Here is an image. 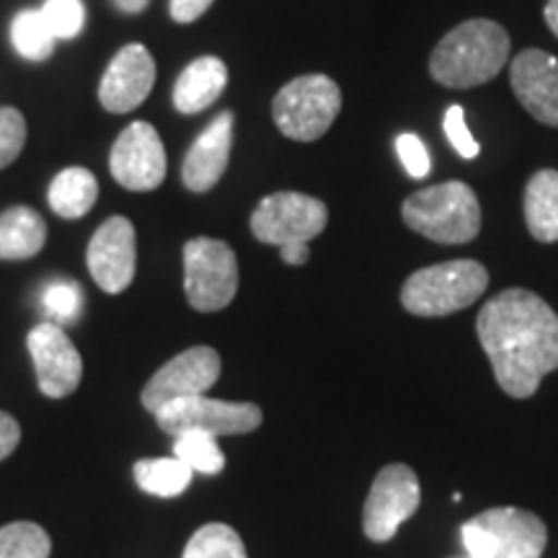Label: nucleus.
<instances>
[{
    "instance_id": "dca6fc26",
    "label": "nucleus",
    "mask_w": 558,
    "mask_h": 558,
    "mask_svg": "<svg viewBox=\"0 0 558 558\" xmlns=\"http://www.w3.org/2000/svg\"><path fill=\"white\" fill-rule=\"evenodd\" d=\"M509 83L530 117L558 128V60L546 50H522L509 65Z\"/></svg>"
},
{
    "instance_id": "7c9ffc66",
    "label": "nucleus",
    "mask_w": 558,
    "mask_h": 558,
    "mask_svg": "<svg viewBox=\"0 0 558 558\" xmlns=\"http://www.w3.org/2000/svg\"><path fill=\"white\" fill-rule=\"evenodd\" d=\"M396 153H399L403 169H407L409 177L424 179L432 169V160L427 153V145L422 143V137H416L414 132H403V135L396 137Z\"/></svg>"
},
{
    "instance_id": "7ed1b4c3",
    "label": "nucleus",
    "mask_w": 558,
    "mask_h": 558,
    "mask_svg": "<svg viewBox=\"0 0 558 558\" xmlns=\"http://www.w3.org/2000/svg\"><path fill=\"white\" fill-rule=\"evenodd\" d=\"M403 222L424 239L460 246L481 233V205L465 181H445L407 197L401 207Z\"/></svg>"
},
{
    "instance_id": "473e14b6",
    "label": "nucleus",
    "mask_w": 558,
    "mask_h": 558,
    "mask_svg": "<svg viewBox=\"0 0 558 558\" xmlns=\"http://www.w3.org/2000/svg\"><path fill=\"white\" fill-rule=\"evenodd\" d=\"M21 442V427L19 422L5 411H0V463L19 448Z\"/></svg>"
},
{
    "instance_id": "72a5a7b5",
    "label": "nucleus",
    "mask_w": 558,
    "mask_h": 558,
    "mask_svg": "<svg viewBox=\"0 0 558 558\" xmlns=\"http://www.w3.org/2000/svg\"><path fill=\"white\" fill-rule=\"evenodd\" d=\"M279 256L290 267H303L311 259V248L308 243H288V246H279Z\"/></svg>"
},
{
    "instance_id": "6ab92c4d",
    "label": "nucleus",
    "mask_w": 558,
    "mask_h": 558,
    "mask_svg": "<svg viewBox=\"0 0 558 558\" xmlns=\"http://www.w3.org/2000/svg\"><path fill=\"white\" fill-rule=\"evenodd\" d=\"M47 243V222L37 209L16 205L0 215V259L24 262L37 256Z\"/></svg>"
},
{
    "instance_id": "1a4fd4ad",
    "label": "nucleus",
    "mask_w": 558,
    "mask_h": 558,
    "mask_svg": "<svg viewBox=\"0 0 558 558\" xmlns=\"http://www.w3.org/2000/svg\"><path fill=\"white\" fill-rule=\"evenodd\" d=\"M262 409L256 403H233L207 399V396H192L166 403L156 411L158 427L166 435H184V432H205L213 437L246 435L262 424Z\"/></svg>"
},
{
    "instance_id": "412c9836",
    "label": "nucleus",
    "mask_w": 558,
    "mask_h": 558,
    "mask_svg": "<svg viewBox=\"0 0 558 558\" xmlns=\"http://www.w3.org/2000/svg\"><path fill=\"white\" fill-rule=\"evenodd\" d=\"M54 215L65 220H78L90 213V207L99 199V181L88 169L70 166L52 179L50 192H47Z\"/></svg>"
},
{
    "instance_id": "0eeeda50",
    "label": "nucleus",
    "mask_w": 558,
    "mask_h": 558,
    "mask_svg": "<svg viewBox=\"0 0 558 558\" xmlns=\"http://www.w3.org/2000/svg\"><path fill=\"white\" fill-rule=\"evenodd\" d=\"M184 290L194 311L215 313L228 308L239 292V259L226 241L199 239L184 246Z\"/></svg>"
},
{
    "instance_id": "ddd939ff",
    "label": "nucleus",
    "mask_w": 558,
    "mask_h": 558,
    "mask_svg": "<svg viewBox=\"0 0 558 558\" xmlns=\"http://www.w3.org/2000/svg\"><path fill=\"white\" fill-rule=\"evenodd\" d=\"M86 264L94 282L109 295H120L132 284L137 267L135 226L122 215L104 220L90 235Z\"/></svg>"
},
{
    "instance_id": "c85d7f7f",
    "label": "nucleus",
    "mask_w": 558,
    "mask_h": 558,
    "mask_svg": "<svg viewBox=\"0 0 558 558\" xmlns=\"http://www.w3.org/2000/svg\"><path fill=\"white\" fill-rule=\"evenodd\" d=\"M26 143V120L19 109L0 107V169H9Z\"/></svg>"
},
{
    "instance_id": "393cba45",
    "label": "nucleus",
    "mask_w": 558,
    "mask_h": 558,
    "mask_svg": "<svg viewBox=\"0 0 558 558\" xmlns=\"http://www.w3.org/2000/svg\"><path fill=\"white\" fill-rule=\"evenodd\" d=\"M181 558H248L241 535L226 522H209L186 543Z\"/></svg>"
},
{
    "instance_id": "4468645a",
    "label": "nucleus",
    "mask_w": 558,
    "mask_h": 558,
    "mask_svg": "<svg viewBox=\"0 0 558 558\" xmlns=\"http://www.w3.org/2000/svg\"><path fill=\"white\" fill-rule=\"evenodd\" d=\"M34 369H37L39 390L47 399H68L83 380V357L65 329L58 324L34 326L26 337Z\"/></svg>"
},
{
    "instance_id": "b1692460",
    "label": "nucleus",
    "mask_w": 558,
    "mask_h": 558,
    "mask_svg": "<svg viewBox=\"0 0 558 558\" xmlns=\"http://www.w3.org/2000/svg\"><path fill=\"white\" fill-rule=\"evenodd\" d=\"M173 458L205 476H218L226 469V456H222L218 437L205 435V432H184L173 439Z\"/></svg>"
},
{
    "instance_id": "e433bc0d",
    "label": "nucleus",
    "mask_w": 558,
    "mask_h": 558,
    "mask_svg": "<svg viewBox=\"0 0 558 558\" xmlns=\"http://www.w3.org/2000/svg\"><path fill=\"white\" fill-rule=\"evenodd\" d=\"M469 558H471V556H469Z\"/></svg>"
},
{
    "instance_id": "9b49d317",
    "label": "nucleus",
    "mask_w": 558,
    "mask_h": 558,
    "mask_svg": "<svg viewBox=\"0 0 558 558\" xmlns=\"http://www.w3.org/2000/svg\"><path fill=\"white\" fill-rule=\"evenodd\" d=\"M220 354L213 347H192L186 352L166 362L156 375L148 380V386L140 393L143 407L156 414L166 403L179 399H192V396H205L220 378Z\"/></svg>"
},
{
    "instance_id": "f3484780",
    "label": "nucleus",
    "mask_w": 558,
    "mask_h": 558,
    "mask_svg": "<svg viewBox=\"0 0 558 558\" xmlns=\"http://www.w3.org/2000/svg\"><path fill=\"white\" fill-rule=\"evenodd\" d=\"M230 148H233V114L222 111L207 124V130L194 140L181 166V181L190 192L205 194L215 190L228 169Z\"/></svg>"
},
{
    "instance_id": "cd10ccee",
    "label": "nucleus",
    "mask_w": 558,
    "mask_h": 558,
    "mask_svg": "<svg viewBox=\"0 0 558 558\" xmlns=\"http://www.w3.org/2000/svg\"><path fill=\"white\" fill-rule=\"evenodd\" d=\"M41 16H45L54 39H73L86 26V5H83V0H47L41 5Z\"/></svg>"
},
{
    "instance_id": "f8f14e48",
    "label": "nucleus",
    "mask_w": 558,
    "mask_h": 558,
    "mask_svg": "<svg viewBox=\"0 0 558 558\" xmlns=\"http://www.w3.org/2000/svg\"><path fill=\"white\" fill-rule=\"evenodd\" d=\"M109 171L130 192H153L166 179V148L150 122H132L109 153Z\"/></svg>"
},
{
    "instance_id": "c756f323",
    "label": "nucleus",
    "mask_w": 558,
    "mask_h": 558,
    "mask_svg": "<svg viewBox=\"0 0 558 558\" xmlns=\"http://www.w3.org/2000/svg\"><path fill=\"white\" fill-rule=\"evenodd\" d=\"M445 135H448L450 145L456 148V153L460 158L465 160H473L481 153V145L476 143V137L471 135L469 124H465V111L463 107H458V104H452V107L445 111Z\"/></svg>"
},
{
    "instance_id": "bb28decb",
    "label": "nucleus",
    "mask_w": 558,
    "mask_h": 558,
    "mask_svg": "<svg viewBox=\"0 0 558 558\" xmlns=\"http://www.w3.org/2000/svg\"><path fill=\"white\" fill-rule=\"evenodd\" d=\"M41 308L50 324L65 326L75 324L83 311V290L73 279H52L41 292Z\"/></svg>"
},
{
    "instance_id": "f257e3e1",
    "label": "nucleus",
    "mask_w": 558,
    "mask_h": 558,
    "mask_svg": "<svg viewBox=\"0 0 558 558\" xmlns=\"http://www.w3.org/2000/svg\"><path fill=\"white\" fill-rule=\"evenodd\" d=\"M476 333L494 378L512 399H530L558 369V316L535 292L509 288L481 308Z\"/></svg>"
},
{
    "instance_id": "39448f33",
    "label": "nucleus",
    "mask_w": 558,
    "mask_h": 558,
    "mask_svg": "<svg viewBox=\"0 0 558 558\" xmlns=\"http://www.w3.org/2000/svg\"><path fill=\"white\" fill-rule=\"evenodd\" d=\"M471 558H541L548 530L538 514L518 507H494L460 527Z\"/></svg>"
},
{
    "instance_id": "2f4dec72",
    "label": "nucleus",
    "mask_w": 558,
    "mask_h": 558,
    "mask_svg": "<svg viewBox=\"0 0 558 558\" xmlns=\"http://www.w3.org/2000/svg\"><path fill=\"white\" fill-rule=\"evenodd\" d=\"M213 3L215 0H171L169 11L171 19L179 21V24H192V21H197L202 13H207Z\"/></svg>"
},
{
    "instance_id": "20e7f679",
    "label": "nucleus",
    "mask_w": 558,
    "mask_h": 558,
    "mask_svg": "<svg viewBox=\"0 0 558 558\" xmlns=\"http://www.w3.org/2000/svg\"><path fill=\"white\" fill-rule=\"evenodd\" d=\"M486 288L488 271L481 262H442L414 271L403 282L401 305L411 316L442 318L469 308L484 295Z\"/></svg>"
},
{
    "instance_id": "9d476101",
    "label": "nucleus",
    "mask_w": 558,
    "mask_h": 558,
    "mask_svg": "<svg viewBox=\"0 0 558 558\" xmlns=\"http://www.w3.org/2000/svg\"><path fill=\"white\" fill-rule=\"evenodd\" d=\"M418 501H422V488H418L416 473L403 463L386 465L375 476L365 501L362 527L367 538L375 543L396 538L403 522L414 518Z\"/></svg>"
},
{
    "instance_id": "423d86ee",
    "label": "nucleus",
    "mask_w": 558,
    "mask_h": 558,
    "mask_svg": "<svg viewBox=\"0 0 558 558\" xmlns=\"http://www.w3.org/2000/svg\"><path fill=\"white\" fill-rule=\"evenodd\" d=\"M341 111V88L329 75L311 73L279 88L271 101V117L284 137L313 143L324 137Z\"/></svg>"
},
{
    "instance_id": "aec40b11",
    "label": "nucleus",
    "mask_w": 558,
    "mask_h": 558,
    "mask_svg": "<svg viewBox=\"0 0 558 558\" xmlns=\"http://www.w3.org/2000/svg\"><path fill=\"white\" fill-rule=\"evenodd\" d=\"M525 222L530 235L541 243L558 241V171L533 173L525 186Z\"/></svg>"
},
{
    "instance_id": "c9c22d12",
    "label": "nucleus",
    "mask_w": 558,
    "mask_h": 558,
    "mask_svg": "<svg viewBox=\"0 0 558 558\" xmlns=\"http://www.w3.org/2000/svg\"><path fill=\"white\" fill-rule=\"evenodd\" d=\"M111 3H114L122 13H130L132 16V13H140V11L148 9L150 0H111Z\"/></svg>"
},
{
    "instance_id": "2eb2a0df",
    "label": "nucleus",
    "mask_w": 558,
    "mask_h": 558,
    "mask_svg": "<svg viewBox=\"0 0 558 558\" xmlns=\"http://www.w3.org/2000/svg\"><path fill=\"white\" fill-rule=\"evenodd\" d=\"M156 60L148 47L128 45L114 54L99 83V101L111 114H128L150 96Z\"/></svg>"
},
{
    "instance_id": "a211bd4d",
    "label": "nucleus",
    "mask_w": 558,
    "mask_h": 558,
    "mask_svg": "<svg viewBox=\"0 0 558 558\" xmlns=\"http://www.w3.org/2000/svg\"><path fill=\"white\" fill-rule=\"evenodd\" d=\"M228 86V68L220 58H197L184 68L173 86V107L181 114H199L220 99Z\"/></svg>"
},
{
    "instance_id": "5701e85b",
    "label": "nucleus",
    "mask_w": 558,
    "mask_h": 558,
    "mask_svg": "<svg viewBox=\"0 0 558 558\" xmlns=\"http://www.w3.org/2000/svg\"><path fill=\"white\" fill-rule=\"evenodd\" d=\"M11 41L13 50H16L24 60L39 62L47 60L54 50V34L47 26L45 16L37 9L21 11L11 24Z\"/></svg>"
},
{
    "instance_id": "4be33fe9",
    "label": "nucleus",
    "mask_w": 558,
    "mask_h": 558,
    "mask_svg": "<svg viewBox=\"0 0 558 558\" xmlns=\"http://www.w3.org/2000/svg\"><path fill=\"white\" fill-rule=\"evenodd\" d=\"M135 484L143 488L145 494L160 499H173L184 494L192 484L194 471L190 465L181 463L179 458H145L137 460L135 469Z\"/></svg>"
},
{
    "instance_id": "f704fd0d",
    "label": "nucleus",
    "mask_w": 558,
    "mask_h": 558,
    "mask_svg": "<svg viewBox=\"0 0 558 558\" xmlns=\"http://www.w3.org/2000/svg\"><path fill=\"white\" fill-rule=\"evenodd\" d=\"M543 19H546L548 29L554 32V37L558 39V0H548L546 9H543Z\"/></svg>"
},
{
    "instance_id": "6e6552de",
    "label": "nucleus",
    "mask_w": 558,
    "mask_h": 558,
    "mask_svg": "<svg viewBox=\"0 0 558 558\" xmlns=\"http://www.w3.org/2000/svg\"><path fill=\"white\" fill-rule=\"evenodd\" d=\"M329 226V207L300 192H277L264 197L251 215V233L269 246L311 243Z\"/></svg>"
},
{
    "instance_id": "f03ea898",
    "label": "nucleus",
    "mask_w": 558,
    "mask_h": 558,
    "mask_svg": "<svg viewBox=\"0 0 558 558\" xmlns=\"http://www.w3.org/2000/svg\"><path fill=\"white\" fill-rule=\"evenodd\" d=\"M509 62V34L497 21L471 19L439 39L429 58V73L445 88L484 86Z\"/></svg>"
},
{
    "instance_id": "a878e982",
    "label": "nucleus",
    "mask_w": 558,
    "mask_h": 558,
    "mask_svg": "<svg viewBox=\"0 0 558 558\" xmlns=\"http://www.w3.org/2000/svg\"><path fill=\"white\" fill-rule=\"evenodd\" d=\"M50 533L37 522L21 520L0 527V558H50Z\"/></svg>"
}]
</instances>
